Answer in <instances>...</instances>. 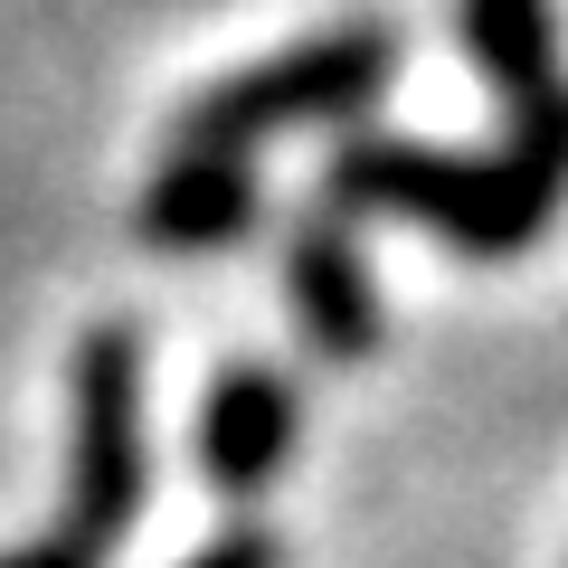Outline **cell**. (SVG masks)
Masks as SVG:
<instances>
[{"mask_svg": "<svg viewBox=\"0 0 568 568\" xmlns=\"http://www.w3.org/2000/svg\"><path fill=\"white\" fill-rule=\"evenodd\" d=\"M323 209L332 219H417L446 246L503 265L549 237L559 190L530 181L511 152H436L407 133H351L323 162Z\"/></svg>", "mask_w": 568, "mask_h": 568, "instance_id": "obj_1", "label": "cell"}, {"mask_svg": "<svg viewBox=\"0 0 568 568\" xmlns=\"http://www.w3.org/2000/svg\"><path fill=\"white\" fill-rule=\"evenodd\" d=\"M398 67H407V39L388 20H342V29H313V39H284L275 58L190 95L181 152H237L246 162L275 133H342L398 85Z\"/></svg>", "mask_w": 568, "mask_h": 568, "instance_id": "obj_2", "label": "cell"}, {"mask_svg": "<svg viewBox=\"0 0 568 568\" xmlns=\"http://www.w3.org/2000/svg\"><path fill=\"white\" fill-rule=\"evenodd\" d=\"M142 417H152L142 332L95 323L67 361V511H58V540H77L85 559H104L152 493V426Z\"/></svg>", "mask_w": 568, "mask_h": 568, "instance_id": "obj_3", "label": "cell"}, {"mask_svg": "<svg viewBox=\"0 0 568 568\" xmlns=\"http://www.w3.org/2000/svg\"><path fill=\"white\" fill-rule=\"evenodd\" d=\"M304 446V398L284 388V369L227 361L200 398V474L219 503H256Z\"/></svg>", "mask_w": 568, "mask_h": 568, "instance_id": "obj_4", "label": "cell"}, {"mask_svg": "<svg viewBox=\"0 0 568 568\" xmlns=\"http://www.w3.org/2000/svg\"><path fill=\"white\" fill-rule=\"evenodd\" d=\"M284 304L304 323V342L323 361H369L388 342V304H379V275L369 256L351 246V219L313 209L294 237H284Z\"/></svg>", "mask_w": 568, "mask_h": 568, "instance_id": "obj_5", "label": "cell"}, {"mask_svg": "<svg viewBox=\"0 0 568 568\" xmlns=\"http://www.w3.org/2000/svg\"><path fill=\"white\" fill-rule=\"evenodd\" d=\"M265 227V190H256V162L237 152H181L142 181L133 200V237L162 246V256H219V246H246Z\"/></svg>", "mask_w": 568, "mask_h": 568, "instance_id": "obj_6", "label": "cell"}, {"mask_svg": "<svg viewBox=\"0 0 568 568\" xmlns=\"http://www.w3.org/2000/svg\"><path fill=\"white\" fill-rule=\"evenodd\" d=\"M465 20V58L484 67V85L503 95V123L540 114V104L568 95L559 77V10L549 0H455Z\"/></svg>", "mask_w": 568, "mask_h": 568, "instance_id": "obj_7", "label": "cell"}, {"mask_svg": "<svg viewBox=\"0 0 568 568\" xmlns=\"http://www.w3.org/2000/svg\"><path fill=\"white\" fill-rule=\"evenodd\" d=\"M181 568H284V540H275V530H256V521H227L219 540L190 549Z\"/></svg>", "mask_w": 568, "mask_h": 568, "instance_id": "obj_8", "label": "cell"}, {"mask_svg": "<svg viewBox=\"0 0 568 568\" xmlns=\"http://www.w3.org/2000/svg\"><path fill=\"white\" fill-rule=\"evenodd\" d=\"M0 568H104V559H85L77 540H58V530H48V540H29V549H0Z\"/></svg>", "mask_w": 568, "mask_h": 568, "instance_id": "obj_9", "label": "cell"}]
</instances>
